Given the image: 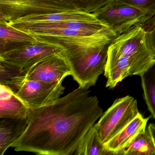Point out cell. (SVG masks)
Listing matches in <instances>:
<instances>
[{"label": "cell", "mask_w": 155, "mask_h": 155, "mask_svg": "<svg viewBox=\"0 0 155 155\" xmlns=\"http://www.w3.org/2000/svg\"><path fill=\"white\" fill-rule=\"evenodd\" d=\"M155 63V54L150 49L139 51L125 47L110 48L104 76L106 87L113 89L129 76H141Z\"/></svg>", "instance_id": "obj_2"}, {"label": "cell", "mask_w": 155, "mask_h": 155, "mask_svg": "<svg viewBox=\"0 0 155 155\" xmlns=\"http://www.w3.org/2000/svg\"><path fill=\"white\" fill-rule=\"evenodd\" d=\"M94 14L107 25L117 37L133 26L144 24L149 20L144 12L117 0Z\"/></svg>", "instance_id": "obj_5"}, {"label": "cell", "mask_w": 155, "mask_h": 155, "mask_svg": "<svg viewBox=\"0 0 155 155\" xmlns=\"http://www.w3.org/2000/svg\"><path fill=\"white\" fill-rule=\"evenodd\" d=\"M140 77L144 100L155 120V63Z\"/></svg>", "instance_id": "obj_19"}, {"label": "cell", "mask_w": 155, "mask_h": 155, "mask_svg": "<svg viewBox=\"0 0 155 155\" xmlns=\"http://www.w3.org/2000/svg\"><path fill=\"white\" fill-rule=\"evenodd\" d=\"M75 155H110L102 143L95 126H93L85 134L79 145Z\"/></svg>", "instance_id": "obj_17"}, {"label": "cell", "mask_w": 155, "mask_h": 155, "mask_svg": "<svg viewBox=\"0 0 155 155\" xmlns=\"http://www.w3.org/2000/svg\"><path fill=\"white\" fill-rule=\"evenodd\" d=\"M139 10L150 19L155 15V0H117Z\"/></svg>", "instance_id": "obj_21"}, {"label": "cell", "mask_w": 155, "mask_h": 155, "mask_svg": "<svg viewBox=\"0 0 155 155\" xmlns=\"http://www.w3.org/2000/svg\"><path fill=\"white\" fill-rule=\"evenodd\" d=\"M29 34L35 37L38 42L60 48L64 51L66 56L76 54L99 43L117 37L111 30L87 36H60Z\"/></svg>", "instance_id": "obj_9"}, {"label": "cell", "mask_w": 155, "mask_h": 155, "mask_svg": "<svg viewBox=\"0 0 155 155\" xmlns=\"http://www.w3.org/2000/svg\"><path fill=\"white\" fill-rule=\"evenodd\" d=\"M114 39L66 56L71 70V76L79 86L88 85L91 87L96 84L99 76L105 71L109 47Z\"/></svg>", "instance_id": "obj_3"}, {"label": "cell", "mask_w": 155, "mask_h": 155, "mask_svg": "<svg viewBox=\"0 0 155 155\" xmlns=\"http://www.w3.org/2000/svg\"><path fill=\"white\" fill-rule=\"evenodd\" d=\"M74 9L95 14L114 0H51Z\"/></svg>", "instance_id": "obj_20"}, {"label": "cell", "mask_w": 155, "mask_h": 155, "mask_svg": "<svg viewBox=\"0 0 155 155\" xmlns=\"http://www.w3.org/2000/svg\"><path fill=\"white\" fill-rule=\"evenodd\" d=\"M0 118L25 119L30 108L10 89L0 85Z\"/></svg>", "instance_id": "obj_14"}, {"label": "cell", "mask_w": 155, "mask_h": 155, "mask_svg": "<svg viewBox=\"0 0 155 155\" xmlns=\"http://www.w3.org/2000/svg\"><path fill=\"white\" fill-rule=\"evenodd\" d=\"M89 86L78 88L52 102L30 109L28 126L12 147L38 155L75 153L83 137L103 114Z\"/></svg>", "instance_id": "obj_1"}, {"label": "cell", "mask_w": 155, "mask_h": 155, "mask_svg": "<svg viewBox=\"0 0 155 155\" xmlns=\"http://www.w3.org/2000/svg\"><path fill=\"white\" fill-rule=\"evenodd\" d=\"M141 25L147 33L149 46L155 54V15Z\"/></svg>", "instance_id": "obj_22"}, {"label": "cell", "mask_w": 155, "mask_h": 155, "mask_svg": "<svg viewBox=\"0 0 155 155\" xmlns=\"http://www.w3.org/2000/svg\"><path fill=\"white\" fill-rule=\"evenodd\" d=\"M71 10L75 9L51 0L0 1V24H7L10 21L31 14L55 13Z\"/></svg>", "instance_id": "obj_7"}, {"label": "cell", "mask_w": 155, "mask_h": 155, "mask_svg": "<svg viewBox=\"0 0 155 155\" xmlns=\"http://www.w3.org/2000/svg\"><path fill=\"white\" fill-rule=\"evenodd\" d=\"M147 129L150 132L152 140L155 147V125L153 123H150L147 127Z\"/></svg>", "instance_id": "obj_23"}, {"label": "cell", "mask_w": 155, "mask_h": 155, "mask_svg": "<svg viewBox=\"0 0 155 155\" xmlns=\"http://www.w3.org/2000/svg\"><path fill=\"white\" fill-rule=\"evenodd\" d=\"M22 70L26 79L47 82H62L71 75L68 59L63 53L48 57Z\"/></svg>", "instance_id": "obj_10"}, {"label": "cell", "mask_w": 155, "mask_h": 155, "mask_svg": "<svg viewBox=\"0 0 155 155\" xmlns=\"http://www.w3.org/2000/svg\"><path fill=\"white\" fill-rule=\"evenodd\" d=\"M150 117L144 118L140 113L120 132L105 143V146L110 155L119 153L131 143L139 134L146 130Z\"/></svg>", "instance_id": "obj_12"}, {"label": "cell", "mask_w": 155, "mask_h": 155, "mask_svg": "<svg viewBox=\"0 0 155 155\" xmlns=\"http://www.w3.org/2000/svg\"><path fill=\"white\" fill-rule=\"evenodd\" d=\"M17 95L30 109L39 107L61 97L62 82H47L21 78L16 84Z\"/></svg>", "instance_id": "obj_6"}, {"label": "cell", "mask_w": 155, "mask_h": 155, "mask_svg": "<svg viewBox=\"0 0 155 155\" xmlns=\"http://www.w3.org/2000/svg\"><path fill=\"white\" fill-rule=\"evenodd\" d=\"M117 155H155V146L148 130L138 135Z\"/></svg>", "instance_id": "obj_18"}, {"label": "cell", "mask_w": 155, "mask_h": 155, "mask_svg": "<svg viewBox=\"0 0 155 155\" xmlns=\"http://www.w3.org/2000/svg\"><path fill=\"white\" fill-rule=\"evenodd\" d=\"M0 1H10V0H0Z\"/></svg>", "instance_id": "obj_24"}, {"label": "cell", "mask_w": 155, "mask_h": 155, "mask_svg": "<svg viewBox=\"0 0 155 155\" xmlns=\"http://www.w3.org/2000/svg\"><path fill=\"white\" fill-rule=\"evenodd\" d=\"M65 21L91 22H96L100 20L96 17L95 14L75 9L55 13L27 15L10 21L5 25L14 27L34 23L53 22Z\"/></svg>", "instance_id": "obj_11"}, {"label": "cell", "mask_w": 155, "mask_h": 155, "mask_svg": "<svg viewBox=\"0 0 155 155\" xmlns=\"http://www.w3.org/2000/svg\"><path fill=\"white\" fill-rule=\"evenodd\" d=\"M27 119L2 118L0 121V155L22 135L27 128Z\"/></svg>", "instance_id": "obj_15"}, {"label": "cell", "mask_w": 155, "mask_h": 155, "mask_svg": "<svg viewBox=\"0 0 155 155\" xmlns=\"http://www.w3.org/2000/svg\"><path fill=\"white\" fill-rule=\"evenodd\" d=\"M139 113L137 101L133 97L128 95L115 100L94 125L102 143L115 137Z\"/></svg>", "instance_id": "obj_4"}, {"label": "cell", "mask_w": 155, "mask_h": 155, "mask_svg": "<svg viewBox=\"0 0 155 155\" xmlns=\"http://www.w3.org/2000/svg\"><path fill=\"white\" fill-rule=\"evenodd\" d=\"M13 27L25 32L39 31L43 30L53 29L79 30L92 31L95 33L111 30L107 25H106L101 21H99L96 22H91L65 21L53 22L34 23L21 26H14Z\"/></svg>", "instance_id": "obj_13"}, {"label": "cell", "mask_w": 155, "mask_h": 155, "mask_svg": "<svg viewBox=\"0 0 155 155\" xmlns=\"http://www.w3.org/2000/svg\"><path fill=\"white\" fill-rule=\"evenodd\" d=\"M61 53L64 51L58 47L38 42L0 52V61L26 69L48 57Z\"/></svg>", "instance_id": "obj_8"}, {"label": "cell", "mask_w": 155, "mask_h": 155, "mask_svg": "<svg viewBox=\"0 0 155 155\" xmlns=\"http://www.w3.org/2000/svg\"><path fill=\"white\" fill-rule=\"evenodd\" d=\"M35 37L14 27L0 24V52L31 43H38Z\"/></svg>", "instance_id": "obj_16"}]
</instances>
